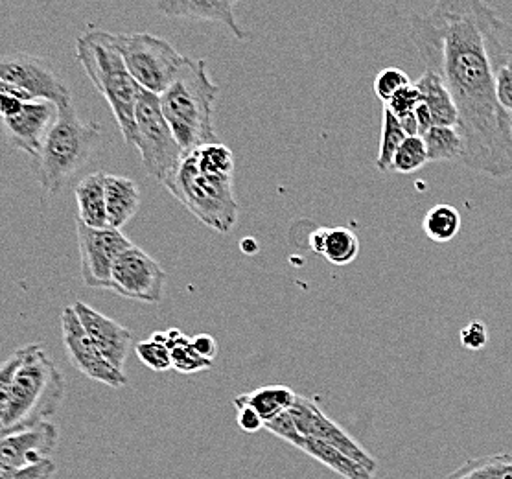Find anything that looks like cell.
<instances>
[{
    "label": "cell",
    "instance_id": "6da1fadb",
    "mask_svg": "<svg viewBox=\"0 0 512 479\" xmlns=\"http://www.w3.org/2000/svg\"><path fill=\"white\" fill-rule=\"evenodd\" d=\"M411 39L459 111L461 164L478 174L512 177V117L498 100V71L512 48L500 15L481 0H441L411 19Z\"/></svg>",
    "mask_w": 512,
    "mask_h": 479
},
{
    "label": "cell",
    "instance_id": "7a4b0ae2",
    "mask_svg": "<svg viewBox=\"0 0 512 479\" xmlns=\"http://www.w3.org/2000/svg\"><path fill=\"white\" fill-rule=\"evenodd\" d=\"M65 397V378L56 363L37 343L28 345V354L15 374L12 386L0 391V432L2 437L47 422Z\"/></svg>",
    "mask_w": 512,
    "mask_h": 479
},
{
    "label": "cell",
    "instance_id": "3957f363",
    "mask_svg": "<svg viewBox=\"0 0 512 479\" xmlns=\"http://www.w3.org/2000/svg\"><path fill=\"white\" fill-rule=\"evenodd\" d=\"M76 56L96 91L111 107L124 142L135 146L137 104L142 89L126 67L115 43V34L96 28L85 30L76 41Z\"/></svg>",
    "mask_w": 512,
    "mask_h": 479
},
{
    "label": "cell",
    "instance_id": "277c9868",
    "mask_svg": "<svg viewBox=\"0 0 512 479\" xmlns=\"http://www.w3.org/2000/svg\"><path fill=\"white\" fill-rule=\"evenodd\" d=\"M220 87L210 80L205 59H185L174 82L164 91L161 109L185 155L218 142L214 104Z\"/></svg>",
    "mask_w": 512,
    "mask_h": 479
},
{
    "label": "cell",
    "instance_id": "5b68a950",
    "mask_svg": "<svg viewBox=\"0 0 512 479\" xmlns=\"http://www.w3.org/2000/svg\"><path fill=\"white\" fill-rule=\"evenodd\" d=\"M100 139V124L83 122L72 102L59 107L58 120L48 131L37 157L41 188L50 196L61 192L70 177L78 174V170L87 164Z\"/></svg>",
    "mask_w": 512,
    "mask_h": 479
},
{
    "label": "cell",
    "instance_id": "8992f818",
    "mask_svg": "<svg viewBox=\"0 0 512 479\" xmlns=\"http://www.w3.org/2000/svg\"><path fill=\"white\" fill-rule=\"evenodd\" d=\"M192 216L216 233H231L238 223L234 177L212 176L199 170L187 153L175 176L164 185Z\"/></svg>",
    "mask_w": 512,
    "mask_h": 479
},
{
    "label": "cell",
    "instance_id": "52a82bcc",
    "mask_svg": "<svg viewBox=\"0 0 512 479\" xmlns=\"http://www.w3.org/2000/svg\"><path fill=\"white\" fill-rule=\"evenodd\" d=\"M137 150L146 172L166 185L185 159V152L161 109L157 94L142 91L137 104Z\"/></svg>",
    "mask_w": 512,
    "mask_h": 479
},
{
    "label": "cell",
    "instance_id": "ba28073f",
    "mask_svg": "<svg viewBox=\"0 0 512 479\" xmlns=\"http://www.w3.org/2000/svg\"><path fill=\"white\" fill-rule=\"evenodd\" d=\"M115 43L140 89L157 96L170 87L187 59L166 39L152 34H115Z\"/></svg>",
    "mask_w": 512,
    "mask_h": 479
},
{
    "label": "cell",
    "instance_id": "9c48e42d",
    "mask_svg": "<svg viewBox=\"0 0 512 479\" xmlns=\"http://www.w3.org/2000/svg\"><path fill=\"white\" fill-rule=\"evenodd\" d=\"M0 94L21 102H52L61 107L72 102L69 87L61 82L45 59L30 54H8L0 61Z\"/></svg>",
    "mask_w": 512,
    "mask_h": 479
},
{
    "label": "cell",
    "instance_id": "30bf717a",
    "mask_svg": "<svg viewBox=\"0 0 512 479\" xmlns=\"http://www.w3.org/2000/svg\"><path fill=\"white\" fill-rule=\"evenodd\" d=\"M80 260H82V277L89 288L111 290V275L129 247H133L126 234L113 227L93 229L85 223L76 222Z\"/></svg>",
    "mask_w": 512,
    "mask_h": 479
},
{
    "label": "cell",
    "instance_id": "8fae6325",
    "mask_svg": "<svg viewBox=\"0 0 512 479\" xmlns=\"http://www.w3.org/2000/svg\"><path fill=\"white\" fill-rule=\"evenodd\" d=\"M164 284L166 273L161 264L137 246L129 247L128 251L118 258L111 275L113 292L140 303H161L164 297Z\"/></svg>",
    "mask_w": 512,
    "mask_h": 479
},
{
    "label": "cell",
    "instance_id": "7c38bea8",
    "mask_svg": "<svg viewBox=\"0 0 512 479\" xmlns=\"http://www.w3.org/2000/svg\"><path fill=\"white\" fill-rule=\"evenodd\" d=\"M59 325H61L63 345H65L70 363L80 373L85 374L91 380L100 382V384L115 387V389L128 384V376L107 362L104 354L94 345L93 339L89 338V334L85 332L74 306H67L61 312Z\"/></svg>",
    "mask_w": 512,
    "mask_h": 479
},
{
    "label": "cell",
    "instance_id": "4fadbf2b",
    "mask_svg": "<svg viewBox=\"0 0 512 479\" xmlns=\"http://www.w3.org/2000/svg\"><path fill=\"white\" fill-rule=\"evenodd\" d=\"M290 411L293 421L304 437H312V439L338 448L343 454L352 457L356 463H360L361 467L367 468L374 476V472L378 468L374 457L369 452H365L360 444L356 443L339 424L330 421L326 417L325 411L317 406V402L299 395Z\"/></svg>",
    "mask_w": 512,
    "mask_h": 479
},
{
    "label": "cell",
    "instance_id": "5bb4252c",
    "mask_svg": "<svg viewBox=\"0 0 512 479\" xmlns=\"http://www.w3.org/2000/svg\"><path fill=\"white\" fill-rule=\"evenodd\" d=\"M58 115L59 107L52 102H26L21 111L2 117L6 137L17 150L37 159Z\"/></svg>",
    "mask_w": 512,
    "mask_h": 479
},
{
    "label": "cell",
    "instance_id": "9a60e30c",
    "mask_svg": "<svg viewBox=\"0 0 512 479\" xmlns=\"http://www.w3.org/2000/svg\"><path fill=\"white\" fill-rule=\"evenodd\" d=\"M58 441V428L48 421L6 435L0 441V468L17 470L43 463L54 452Z\"/></svg>",
    "mask_w": 512,
    "mask_h": 479
},
{
    "label": "cell",
    "instance_id": "2e32d148",
    "mask_svg": "<svg viewBox=\"0 0 512 479\" xmlns=\"http://www.w3.org/2000/svg\"><path fill=\"white\" fill-rule=\"evenodd\" d=\"M82 321L85 332L93 339L94 345L104 354L105 360L124 373L129 349L133 345V334L115 319L100 314L93 306L76 301L72 304Z\"/></svg>",
    "mask_w": 512,
    "mask_h": 479
},
{
    "label": "cell",
    "instance_id": "e0dca14e",
    "mask_svg": "<svg viewBox=\"0 0 512 479\" xmlns=\"http://www.w3.org/2000/svg\"><path fill=\"white\" fill-rule=\"evenodd\" d=\"M164 17L170 19H196L223 24L236 39H247L249 32L236 21L233 0H164L155 4Z\"/></svg>",
    "mask_w": 512,
    "mask_h": 479
},
{
    "label": "cell",
    "instance_id": "ac0fdd59",
    "mask_svg": "<svg viewBox=\"0 0 512 479\" xmlns=\"http://www.w3.org/2000/svg\"><path fill=\"white\" fill-rule=\"evenodd\" d=\"M308 246L334 266H349L360 255V238L347 227H319L308 236Z\"/></svg>",
    "mask_w": 512,
    "mask_h": 479
},
{
    "label": "cell",
    "instance_id": "d6986e66",
    "mask_svg": "<svg viewBox=\"0 0 512 479\" xmlns=\"http://www.w3.org/2000/svg\"><path fill=\"white\" fill-rule=\"evenodd\" d=\"M105 201L109 227L122 231V227L139 212V185L129 177L105 174Z\"/></svg>",
    "mask_w": 512,
    "mask_h": 479
},
{
    "label": "cell",
    "instance_id": "ffe728a7",
    "mask_svg": "<svg viewBox=\"0 0 512 479\" xmlns=\"http://www.w3.org/2000/svg\"><path fill=\"white\" fill-rule=\"evenodd\" d=\"M415 85L422 96V104L430 111L433 126H441V128L459 126V111L455 107L454 98L435 72H424Z\"/></svg>",
    "mask_w": 512,
    "mask_h": 479
},
{
    "label": "cell",
    "instance_id": "44dd1931",
    "mask_svg": "<svg viewBox=\"0 0 512 479\" xmlns=\"http://www.w3.org/2000/svg\"><path fill=\"white\" fill-rule=\"evenodd\" d=\"M74 196L78 203V220L93 229H107V201H105V174L94 172L74 188Z\"/></svg>",
    "mask_w": 512,
    "mask_h": 479
},
{
    "label": "cell",
    "instance_id": "7402d4cb",
    "mask_svg": "<svg viewBox=\"0 0 512 479\" xmlns=\"http://www.w3.org/2000/svg\"><path fill=\"white\" fill-rule=\"evenodd\" d=\"M299 395L286 386H266L234 398L233 406H251L260 413L264 421H273L280 413L290 411Z\"/></svg>",
    "mask_w": 512,
    "mask_h": 479
},
{
    "label": "cell",
    "instance_id": "603a6c76",
    "mask_svg": "<svg viewBox=\"0 0 512 479\" xmlns=\"http://www.w3.org/2000/svg\"><path fill=\"white\" fill-rule=\"evenodd\" d=\"M303 452L345 479H373V474L367 468L361 467L360 463H356L352 457L323 441L306 437Z\"/></svg>",
    "mask_w": 512,
    "mask_h": 479
},
{
    "label": "cell",
    "instance_id": "cb8c5ba5",
    "mask_svg": "<svg viewBox=\"0 0 512 479\" xmlns=\"http://www.w3.org/2000/svg\"><path fill=\"white\" fill-rule=\"evenodd\" d=\"M444 479H512L511 454L468 459Z\"/></svg>",
    "mask_w": 512,
    "mask_h": 479
},
{
    "label": "cell",
    "instance_id": "d4e9b609",
    "mask_svg": "<svg viewBox=\"0 0 512 479\" xmlns=\"http://www.w3.org/2000/svg\"><path fill=\"white\" fill-rule=\"evenodd\" d=\"M166 347L172 352V362L177 373L192 374L207 371L214 363L199 356L192 345V338L177 328L166 330Z\"/></svg>",
    "mask_w": 512,
    "mask_h": 479
},
{
    "label": "cell",
    "instance_id": "484cf974",
    "mask_svg": "<svg viewBox=\"0 0 512 479\" xmlns=\"http://www.w3.org/2000/svg\"><path fill=\"white\" fill-rule=\"evenodd\" d=\"M422 231L431 242L448 244L461 231V214L452 205L439 203L426 212L422 220Z\"/></svg>",
    "mask_w": 512,
    "mask_h": 479
},
{
    "label": "cell",
    "instance_id": "4316f807",
    "mask_svg": "<svg viewBox=\"0 0 512 479\" xmlns=\"http://www.w3.org/2000/svg\"><path fill=\"white\" fill-rule=\"evenodd\" d=\"M424 144L428 150L430 163H443V161H459L463 159V139L457 128H431L424 137Z\"/></svg>",
    "mask_w": 512,
    "mask_h": 479
},
{
    "label": "cell",
    "instance_id": "83f0119b",
    "mask_svg": "<svg viewBox=\"0 0 512 479\" xmlns=\"http://www.w3.org/2000/svg\"><path fill=\"white\" fill-rule=\"evenodd\" d=\"M408 139L404 129L400 126V120L395 117L389 109L384 107V118H382V137H380V150L376 157V168L384 174L393 172V161L396 152L402 146V142Z\"/></svg>",
    "mask_w": 512,
    "mask_h": 479
},
{
    "label": "cell",
    "instance_id": "f1b7e54d",
    "mask_svg": "<svg viewBox=\"0 0 512 479\" xmlns=\"http://www.w3.org/2000/svg\"><path fill=\"white\" fill-rule=\"evenodd\" d=\"M190 155L198 163L199 170L212 174V176L234 177L233 152L222 142L205 144L198 150L190 152Z\"/></svg>",
    "mask_w": 512,
    "mask_h": 479
},
{
    "label": "cell",
    "instance_id": "f546056e",
    "mask_svg": "<svg viewBox=\"0 0 512 479\" xmlns=\"http://www.w3.org/2000/svg\"><path fill=\"white\" fill-rule=\"evenodd\" d=\"M428 163H430V157H428L424 139L422 137H408L396 152L395 161H393V172L408 176V174L419 172L420 168H424Z\"/></svg>",
    "mask_w": 512,
    "mask_h": 479
},
{
    "label": "cell",
    "instance_id": "4dcf8cb0",
    "mask_svg": "<svg viewBox=\"0 0 512 479\" xmlns=\"http://www.w3.org/2000/svg\"><path fill=\"white\" fill-rule=\"evenodd\" d=\"M135 352L139 356L140 362L144 363L146 367H150L152 371L157 373H164L174 369V362H172V352L164 345L155 339H144L135 345Z\"/></svg>",
    "mask_w": 512,
    "mask_h": 479
},
{
    "label": "cell",
    "instance_id": "1f68e13d",
    "mask_svg": "<svg viewBox=\"0 0 512 479\" xmlns=\"http://www.w3.org/2000/svg\"><path fill=\"white\" fill-rule=\"evenodd\" d=\"M408 85H411V80L406 72L396 67H387L384 71L378 72L374 80V93L378 96V100L387 106L391 98Z\"/></svg>",
    "mask_w": 512,
    "mask_h": 479
},
{
    "label": "cell",
    "instance_id": "d6a6232c",
    "mask_svg": "<svg viewBox=\"0 0 512 479\" xmlns=\"http://www.w3.org/2000/svg\"><path fill=\"white\" fill-rule=\"evenodd\" d=\"M266 430L277 435L282 441L297 446L299 450H304V444H306V437L303 433L299 432L297 424L291 417V411H284L280 413L279 417H275L273 421L266 422Z\"/></svg>",
    "mask_w": 512,
    "mask_h": 479
},
{
    "label": "cell",
    "instance_id": "836d02e7",
    "mask_svg": "<svg viewBox=\"0 0 512 479\" xmlns=\"http://www.w3.org/2000/svg\"><path fill=\"white\" fill-rule=\"evenodd\" d=\"M420 104H422L420 91L417 89L415 83H411L408 87H404L402 91H398V93L391 98V102L385 106V109H389L395 117L402 118L413 115Z\"/></svg>",
    "mask_w": 512,
    "mask_h": 479
},
{
    "label": "cell",
    "instance_id": "e575fe53",
    "mask_svg": "<svg viewBox=\"0 0 512 479\" xmlns=\"http://www.w3.org/2000/svg\"><path fill=\"white\" fill-rule=\"evenodd\" d=\"M489 338V328L479 319L470 321L459 332V341H461V345L465 347L466 351H481V349H485L489 345Z\"/></svg>",
    "mask_w": 512,
    "mask_h": 479
},
{
    "label": "cell",
    "instance_id": "d590c367",
    "mask_svg": "<svg viewBox=\"0 0 512 479\" xmlns=\"http://www.w3.org/2000/svg\"><path fill=\"white\" fill-rule=\"evenodd\" d=\"M56 472V463L52 459H47L43 463H37L32 467L17 468H0V479H50Z\"/></svg>",
    "mask_w": 512,
    "mask_h": 479
},
{
    "label": "cell",
    "instance_id": "8d00e7d4",
    "mask_svg": "<svg viewBox=\"0 0 512 479\" xmlns=\"http://www.w3.org/2000/svg\"><path fill=\"white\" fill-rule=\"evenodd\" d=\"M498 100L512 117V69L507 63H503L498 71Z\"/></svg>",
    "mask_w": 512,
    "mask_h": 479
},
{
    "label": "cell",
    "instance_id": "74e56055",
    "mask_svg": "<svg viewBox=\"0 0 512 479\" xmlns=\"http://www.w3.org/2000/svg\"><path fill=\"white\" fill-rule=\"evenodd\" d=\"M236 409H238V426L245 433H256L266 428V421L260 417L256 409L251 406H236Z\"/></svg>",
    "mask_w": 512,
    "mask_h": 479
},
{
    "label": "cell",
    "instance_id": "f35d334b",
    "mask_svg": "<svg viewBox=\"0 0 512 479\" xmlns=\"http://www.w3.org/2000/svg\"><path fill=\"white\" fill-rule=\"evenodd\" d=\"M192 345L198 351L199 356L207 358L210 362H214V358L218 356V343L210 334H198L192 336Z\"/></svg>",
    "mask_w": 512,
    "mask_h": 479
},
{
    "label": "cell",
    "instance_id": "ab89813d",
    "mask_svg": "<svg viewBox=\"0 0 512 479\" xmlns=\"http://www.w3.org/2000/svg\"><path fill=\"white\" fill-rule=\"evenodd\" d=\"M398 120H400V126L408 137H420L419 120L415 117V113L408 115V117L398 118Z\"/></svg>",
    "mask_w": 512,
    "mask_h": 479
},
{
    "label": "cell",
    "instance_id": "60d3db41",
    "mask_svg": "<svg viewBox=\"0 0 512 479\" xmlns=\"http://www.w3.org/2000/svg\"><path fill=\"white\" fill-rule=\"evenodd\" d=\"M240 247H242V251H244L245 255H256V253H258V244H256V240H253V238H245V240H242Z\"/></svg>",
    "mask_w": 512,
    "mask_h": 479
},
{
    "label": "cell",
    "instance_id": "b9f144b4",
    "mask_svg": "<svg viewBox=\"0 0 512 479\" xmlns=\"http://www.w3.org/2000/svg\"><path fill=\"white\" fill-rule=\"evenodd\" d=\"M505 63H507V65H509V67H511L512 69V50L511 54H509V58H507V61H505Z\"/></svg>",
    "mask_w": 512,
    "mask_h": 479
}]
</instances>
